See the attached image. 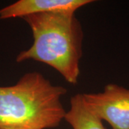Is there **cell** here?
<instances>
[{
	"label": "cell",
	"instance_id": "cell-3",
	"mask_svg": "<svg viewBox=\"0 0 129 129\" xmlns=\"http://www.w3.org/2000/svg\"><path fill=\"white\" fill-rule=\"evenodd\" d=\"M86 107L112 129H129V89L114 83L107 84L103 91L83 93Z\"/></svg>",
	"mask_w": 129,
	"mask_h": 129
},
{
	"label": "cell",
	"instance_id": "cell-1",
	"mask_svg": "<svg viewBox=\"0 0 129 129\" xmlns=\"http://www.w3.org/2000/svg\"><path fill=\"white\" fill-rule=\"evenodd\" d=\"M22 19L31 29L33 43L19 54L16 61L31 60L45 63L68 83L76 85L80 73L84 34L75 14L42 13Z\"/></svg>",
	"mask_w": 129,
	"mask_h": 129
},
{
	"label": "cell",
	"instance_id": "cell-2",
	"mask_svg": "<svg viewBox=\"0 0 129 129\" xmlns=\"http://www.w3.org/2000/svg\"><path fill=\"white\" fill-rule=\"evenodd\" d=\"M67 89L40 73L24 74L14 85L0 87V129H50L64 120Z\"/></svg>",
	"mask_w": 129,
	"mask_h": 129
},
{
	"label": "cell",
	"instance_id": "cell-4",
	"mask_svg": "<svg viewBox=\"0 0 129 129\" xmlns=\"http://www.w3.org/2000/svg\"><path fill=\"white\" fill-rule=\"evenodd\" d=\"M93 0H19L0 9V19L17 18L42 13L75 14Z\"/></svg>",
	"mask_w": 129,
	"mask_h": 129
},
{
	"label": "cell",
	"instance_id": "cell-5",
	"mask_svg": "<svg viewBox=\"0 0 129 129\" xmlns=\"http://www.w3.org/2000/svg\"><path fill=\"white\" fill-rule=\"evenodd\" d=\"M64 120L73 129H106L103 121L86 107L80 93L71 97L70 107Z\"/></svg>",
	"mask_w": 129,
	"mask_h": 129
}]
</instances>
